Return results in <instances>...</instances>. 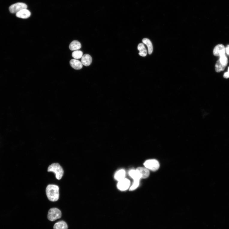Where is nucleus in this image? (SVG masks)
Listing matches in <instances>:
<instances>
[{"label":"nucleus","instance_id":"nucleus-10","mask_svg":"<svg viewBox=\"0 0 229 229\" xmlns=\"http://www.w3.org/2000/svg\"><path fill=\"white\" fill-rule=\"evenodd\" d=\"M92 57L88 54H85L82 57V63L83 65L86 66H90L92 63Z\"/></svg>","mask_w":229,"mask_h":229},{"label":"nucleus","instance_id":"nucleus-11","mask_svg":"<svg viewBox=\"0 0 229 229\" xmlns=\"http://www.w3.org/2000/svg\"><path fill=\"white\" fill-rule=\"evenodd\" d=\"M71 66L76 70H79L82 68L83 65L81 62L75 59H72L70 61Z\"/></svg>","mask_w":229,"mask_h":229},{"label":"nucleus","instance_id":"nucleus-9","mask_svg":"<svg viewBox=\"0 0 229 229\" xmlns=\"http://www.w3.org/2000/svg\"><path fill=\"white\" fill-rule=\"evenodd\" d=\"M16 17L23 19L29 18L31 15V13L27 9H23L21 10L16 13Z\"/></svg>","mask_w":229,"mask_h":229},{"label":"nucleus","instance_id":"nucleus-16","mask_svg":"<svg viewBox=\"0 0 229 229\" xmlns=\"http://www.w3.org/2000/svg\"><path fill=\"white\" fill-rule=\"evenodd\" d=\"M53 228L54 229H67L68 227L65 222L61 221L55 223Z\"/></svg>","mask_w":229,"mask_h":229},{"label":"nucleus","instance_id":"nucleus-12","mask_svg":"<svg viewBox=\"0 0 229 229\" xmlns=\"http://www.w3.org/2000/svg\"><path fill=\"white\" fill-rule=\"evenodd\" d=\"M137 170L139 171L141 178H147L150 175L149 170L146 168L140 167L138 168Z\"/></svg>","mask_w":229,"mask_h":229},{"label":"nucleus","instance_id":"nucleus-19","mask_svg":"<svg viewBox=\"0 0 229 229\" xmlns=\"http://www.w3.org/2000/svg\"><path fill=\"white\" fill-rule=\"evenodd\" d=\"M83 56L82 52L80 50H76L73 52L72 56L75 59H79L82 58Z\"/></svg>","mask_w":229,"mask_h":229},{"label":"nucleus","instance_id":"nucleus-3","mask_svg":"<svg viewBox=\"0 0 229 229\" xmlns=\"http://www.w3.org/2000/svg\"><path fill=\"white\" fill-rule=\"evenodd\" d=\"M228 62L227 57L225 55L220 56L215 66V70L217 72H220L224 70Z\"/></svg>","mask_w":229,"mask_h":229},{"label":"nucleus","instance_id":"nucleus-2","mask_svg":"<svg viewBox=\"0 0 229 229\" xmlns=\"http://www.w3.org/2000/svg\"><path fill=\"white\" fill-rule=\"evenodd\" d=\"M48 171L53 172L55 174L56 178L60 180L64 174V171L61 166L58 163H54L49 166Z\"/></svg>","mask_w":229,"mask_h":229},{"label":"nucleus","instance_id":"nucleus-15","mask_svg":"<svg viewBox=\"0 0 229 229\" xmlns=\"http://www.w3.org/2000/svg\"><path fill=\"white\" fill-rule=\"evenodd\" d=\"M129 176L134 180H140V179L141 178L139 171L137 169L130 170L129 171Z\"/></svg>","mask_w":229,"mask_h":229},{"label":"nucleus","instance_id":"nucleus-17","mask_svg":"<svg viewBox=\"0 0 229 229\" xmlns=\"http://www.w3.org/2000/svg\"><path fill=\"white\" fill-rule=\"evenodd\" d=\"M138 49L139 51V54L140 56L145 57L147 55V51L143 44L141 43L139 44L138 47Z\"/></svg>","mask_w":229,"mask_h":229},{"label":"nucleus","instance_id":"nucleus-13","mask_svg":"<svg viewBox=\"0 0 229 229\" xmlns=\"http://www.w3.org/2000/svg\"><path fill=\"white\" fill-rule=\"evenodd\" d=\"M126 171L123 169H121L117 171L114 177L115 179L118 181H120L125 178L126 176Z\"/></svg>","mask_w":229,"mask_h":229},{"label":"nucleus","instance_id":"nucleus-1","mask_svg":"<svg viewBox=\"0 0 229 229\" xmlns=\"http://www.w3.org/2000/svg\"><path fill=\"white\" fill-rule=\"evenodd\" d=\"M59 188L58 186L49 184L46 187V194L48 199L51 201L55 202L59 198Z\"/></svg>","mask_w":229,"mask_h":229},{"label":"nucleus","instance_id":"nucleus-20","mask_svg":"<svg viewBox=\"0 0 229 229\" xmlns=\"http://www.w3.org/2000/svg\"><path fill=\"white\" fill-rule=\"evenodd\" d=\"M140 180H134L132 186L130 187L129 190L132 191L136 189L138 186L139 184Z\"/></svg>","mask_w":229,"mask_h":229},{"label":"nucleus","instance_id":"nucleus-8","mask_svg":"<svg viewBox=\"0 0 229 229\" xmlns=\"http://www.w3.org/2000/svg\"><path fill=\"white\" fill-rule=\"evenodd\" d=\"M226 52L224 46L221 44H219L216 46L213 50V54L215 56H220L225 55Z\"/></svg>","mask_w":229,"mask_h":229},{"label":"nucleus","instance_id":"nucleus-4","mask_svg":"<svg viewBox=\"0 0 229 229\" xmlns=\"http://www.w3.org/2000/svg\"><path fill=\"white\" fill-rule=\"evenodd\" d=\"M61 213L56 208H51L49 211L48 215V220L51 222L55 221L61 218Z\"/></svg>","mask_w":229,"mask_h":229},{"label":"nucleus","instance_id":"nucleus-21","mask_svg":"<svg viewBox=\"0 0 229 229\" xmlns=\"http://www.w3.org/2000/svg\"><path fill=\"white\" fill-rule=\"evenodd\" d=\"M223 76L226 79H228L229 78V67H228V72L225 73Z\"/></svg>","mask_w":229,"mask_h":229},{"label":"nucleus","instance_id":"nucleus-22","mask_svg":"<svg viewBox=\"0 0 229 229\" xmlns=\"http://www.w3.org/2000/svg\"><path fill=\"white\" fill-rule=\"evenodd\" d=\"M226 52L227 54L229 55V45H228L226 48Z\"/></svg>","mask_w":229,"mask_h":229},{"label":"nucleus","instance_id":"nucleus-6","mask_svg":"<svg viewBox=\"0 0 229 229\" xmlns=\"http://www.w3.org/2000/svg\"><path fill=\"white\" fill-rule=\"evenodd\" d=\"M27 5L25 4L18 2L11 5L9 7V10L10 12L12 13H16L21 10L27 9Z\"/></svg>","mask_w":229,"mask_h":229},{"label":"nucleus","instance_id":"nucleus-14","mask_svg":"<svg viewBox=\"0 0 229 229\" xmlns=\"http://www.w3.org/2000/svg\"><path fill=\"white\" fill-rule=\"evenodd\" d=\"M81 46V44L79 41L74 40L70 44L69 48L71 50L75 51L80 49Z\"/></svg>","mask_w":229,"mask_h":229},{"label":"nucleus","instance_id":"nucleus-5","mask_svg":"<svg viewBox=\"0 0 229 229\" xmlns=\"http://www.w3.org/2000/svg\"><path fill=\"white\" fill-rule=\"evenodd\" d=\"M144 165L145 168L152 171H156L159 167V164L158 161L154 159H149L146 161Z\"/></svg>","mask_w":229,"mask_h":229},{"label":"nucleus","instance_id":"nucleus-7","mask_svg":"<svg viewBox=\"0 0 229 229\" xmlns=\"http://www.w3.org/2000/svg\"><path fill=\"white\" fill-rule=\"evenodd\" d=\"M130 181L126 179H124L118 181L117 185L118 189L122 191L126 190L129 187Z\"/></svg>","mask_w":229,"mask_h":229},{"label":"nucleus","instance_id":"nucleus-18","mask_svg":"<svg viewBox=\"0 0 229 229\" xmlns=\"http://www.w3.org/2000/svg\"><path fill=\"white\" fill-rule=\"evenodd\" d=\"M142 42L147 46L149 54H151L153 51V46L151 41L147 38H144L142 40Z\"/></svg>","mask_w":229,"mask_h":229}]
</instances>
